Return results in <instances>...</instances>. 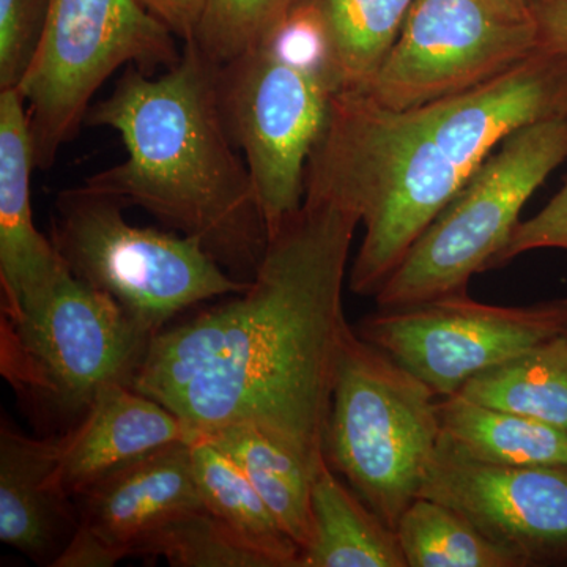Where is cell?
<instances>
[{"instance_id":"6da1fadb","label":"cell","mask_w":567,"mask_h":567,"mask_svg":"<svg viewBox=\"0 0 567 567\" xmlns=\"http://www.w3.org/2000/svg\"><path fill=\"white\" fill-rule=\"evenodd\" d=\"M357 212L323 197L268 238L248 287L153 336L132 382L197 435L251 424L317 468L347 339Z\"/></svg>"},{"instance_id":"7a4b0ae2","label":"cell","mask_w":567,"mask_h":567,"mask_svg":"<svg viewBox=\"0 0 567 567\" xmlns=\"http://www.w3.org/2000/svg\"><path fill=\"white\" fill-rule=\"evenodd\" d=\"M567 117V54L540 51L472 91L391 110L336 93L306 167V196L364 226L349 286L375 297L439 213L509 134ZM305 196V197H306Z\"/></svg>"},{"instance_id":"3957f363","label":"cell","mask_w":567,"mask_h":567,"mask_svg":"<svg viewBox=\"0 0 567 567\" xmlns=\"http://www.w3.org/2000/svg\"><path fill=\"white\" fill-rule=\"evenodd\" d=\"M183 44L169 70L153 76L128 66L110 96L92 104L85 125L118 133L126 158L84 185L152 213L249 282L267 249V227L224 117L219 63L193 41Z\"/></svg>"},{"instance_id":"277c9868","label":"cell","mask_w":567,"mask_h":567,"mask_svg":"<svg viewBox=\"0 0 567 567\" xmlns=\"http://www.w3.org/2000/svg\"><path fill=\"white\" fill-rule=\"evenodd\" d=\"M153 336L69 268L0 319V372L39 431L62 435L104 386H132Z\"/></svg>"},{"instance_id":"5b68a950","label":"cell","mask_w":567,"mask_h":567,"mask_svg":"<svg viewBox=\"0 0 567 567\" xmlns=\"http://www.w3.org/2000/svg\"><path fill=\"white\" fill-rule=\"evenodd\" d=\"M440 440L434 391L353 330L339 363L324 440L331 468L395 529L420 498Z\"/></svg>"},{"instance_id":"8992f818","label":"cell","mask_w":567,"mask_h":567,"mask_svg":"<svg viewBox=\"0 0 567 567\" xmlns=\"http://www.w3.org/2000/svg\"><path fill=\"white\" fill-rule=\"evenodd\" d=\"M125 208L85 185L65 189L55 199L51 241L74 278L111 297L147 333L185 309L248 287L199 241L133 226Z\"/></svg>"},{"instance_id":"52a82bcc","label":"cell","mask_w":567,"mask_h":567,"mask_svg":"<svg viewBox=\"0 0 567 567\" xmlns=\"http://www.w3.org/2000/svg\"><path fill=\"white\" fill-rule=\"evenodd\" d=\"M567 162V117L509 134L421 234L375 295L382 309L466 292L492 270L529 197Z\"/></svg>"},{"instance_id":"ba28073f","label":"cell","mask_w":567,"mask_h":567,"mask_svg":"<svg viewBox=\"0 0 567 567\" xmlns=\"http://www.w3.org/2000/svg\"><path fill=\"white\" fill-rule=\"evenodd\" d=\"M175 39L140 0H51L35 61L17 89L28 107L37 169H51L115 71L155 74L181 61Z\"/></svg>"},{"instance_id":"9c48e42d","label":"cell","mask_w":567,"mask_h":567,"mask_svg":"<svg viewBox=\"0 0 567 567\" xmlns=\"http://www.w3.org/2000/svg\"><path fill=\"white\" fill-rule=\"evenodd\" d=\"M219 93L271 238L303 207L306 167L327 125L333 89L319 71L260 47L219 65Z\"/></svg>"},{"instance_id":"30bf717a","label":"cell","mask_w":567,"mask_h":567,"mask_svg":"<svg viewBox=\"0 0 567 567\" xmlns=\"http://www.w3.org/2000/svg\"><path fill=\"white\" fill-rule=\"evenodd\" d=\"M539 51L529 0H415L365 93L410 110L472 91Z\"/></svg>"},{"instance_id":"8fae6325","label":"cell","mask_w":567,"mask_h":567,"mask_svg":"<svg viewBox=\"0 0 567 567\" xmlns=\"http://www.w3.org/2000/svg\"><path fill=\"white\" fill-rule=\"evenodd\" d=\"M354 331L445 399L487 369L566 333L567 300L498 306L466 292L446 295L380 308Z\"/></svg>"},{"instance_id":"7c38bea8","label":"cell","mask_w":567,"mask_h":567,"mask_svg":"<svg viewBox=\"0 0 567 567\" xmlns=\"http://www.w3.org/2000/svg\"><path fill=\"white\" fill-rule=\"evenodd\" d=\"M420 496L453 507L525 566H567V465L470 461L440 440Z\"/></svg>"},{"instance_id":"4fadbf2b","label":"cell","mask_w":567,"mask_h":567,"mask_svg":"<svg viewBox=\"0 0 567 567\" xmlns=\"http://www.w3.org/2000/svg\"><path fill=\"white\" fill-rule=\"evenodd\" d=\"M74 499L80 522L54 567L117 565L171 518L204 507L193 472L192 443H175L134 458Z\"/></svg>"},{"instance_id":"5bb4252c","label":"cell","mask_w":567,"mask_h":567,"mask_svg":"<svg viewBox=\"0 0 567 567\" xmlns=\"http://www.w3.org/2000/svg\"><path fill=\"white\" fill-rule=\"evenodd\" d=\"M35 148L17 89L0 91V287L2 316H17L65 270L32 213Z\"/></svg>"},{"instance_id":"9a60e30c","label":"cell","mask_w":567,"mask_h":567,"mask_svg":"<svg viewBox=\"0 0 567 567\" xmlns=\"http://www.w3.org/2000/svg\"><path fill=\"white\" fill-rule=\"evenodd\" d=\"M61 436L0 427V540L41 566L54 567L80 522L76 499L59 477Z\"/></svg>"},{"instance_id":"2e32d148","label":"cell","mask_w":567,"mask_h":567,"mask_svg":"<svg viewBox=\"0 0 567 567\" xmlns=\"http://www.w3.org/2000/svg\"><path fill=\"white\" fill-rule=\"evenodd\" d=\"M59 436V477L74 498L118 466L159 447L193 443L199 435L155 399L112 383L100 391L80 423Z\"/></svg>"},{"instance_id":"e0dca14e","label":"cell","mask_w":567,"mask_h":567,"mask_svg":"<svg viewBox=\"0 0 567 567\" xmlns=\"http://www.w3.org/2000/svg\"><path fill=\"white\" fill-rule=\"evenodd\" d=\"M298 567H406L395 529L347 487L328 458L312 481V539Z\"/></svg>"},{"instance_id":"ac0fdd59","label":"cell","mask_w":567,"mask_h":567,"mask_svg":"<svg viewBox=\"0 0 567 567\" xmlns=\"http://www.w3.org/2000/svg\"><path fill=\"white\" fill-rule=\"evenodd\" d=\"M439 413L443 445L470 461L502 466L567 465V431L555 425L461 395L439 399Z\"/></svg>"},{"instance_id":"d6986e66","label":"cell","mask_w":567,"mask_h":567,"mask_svg":"<svg viewBox=\"0 0 567 567\" xmlns=\"http://www.w3.org/2000/svg\"><path fill=\"white\" fill-rule=\"evenodd\" d=\"M322 25L336 93L365 92L394 47L415 0H308Z\"/></svg>"},{"instance_id":"ffe728a7","label":"cell","mask_w":567,"mask_h":567,"mask_svg":"<svg viewBox=\"0 0 567 567\" xmlns=\"http://www.w3.org/2000/svg\"><path fill=\"white\" fill-rule=\"evenodd\" d=\"M244 470L257 494L301 554L312 539V481L316 470L293 450L251 424H234L204 435Z\"/></svg>"},{"instance_id":"44dd1931","label":"cell","mask_w":567,"mask_h":567,"mask_svg":"<svg viewBox=\"0 0 567 567\" xmlns=\"http://www.w3.org/2000/svg\"><path fill=\"white\" fill-rule=\"evenodd\" d=\"M454 395L567 431V331L487 369Z\"/></svg>"},{"instance_id":"7402d4cb","label":"cell","mask_w":567,"mask_h":567,"mask_svg":"<svg viewBox=\"0 0 567 567\" xmlns=\"http://www.w3.org/2000/svg\"><path fill=\"white\" fill-rule=\"evenodd\" d=\"M194 477L205 509L226 522L276 567H298L301 550L286 535L244 470L207 436L192 443Z\"/></svg>"},{"instance_id":"603a6c76","label":"cell","mask_w":567,"mask_h":567,"mask_svg":"<svg viewBox=\"0 0 567 567\" xmlns=\"http://www.w3.org/2000/svg\"><path fill=\"white\" fill-rule=\"evenodd\" d=\"M406 567H527L445 503L420 496L395 527Z\"/></svg>"},{"instance_id":"cb8c5ba5","label":"cell","mask_w":567,"mask_h":567,"mask_svg":"<svg viewBox=\"0 0 567 567\" xmlns=\"http://www.w3.org/2000/svg\"><path fill=\"white\" fill-rule=\"evenodd\" d=\"M132 557L175 567H276L264 551L205 507L171 518L142 539Z\"/></svg>"},{"instance_id":"d4e9b609","label":"cell","mask_w":567,"mask_h":567,"mask_svg":"<svg viewBox=\"0 0 567 567\" xmlns=\"http://www.w3.org/2000/svg\"><path fill=\"white\" fill-rule=\"evenodd\" d=\"M305 0H207L192 40L213 62L227 63L268 43ZM189 43V41H188Z\"/></svg>"},{"instance_id":"484cf974","label":"cell","mask_w":567,"mask_h":567,"mask_svg":"<svg viewBox=\"0 0 567 567\" xmlns=\"http://www.w3.org/2000/svg\"><path fill=\"white\" fill-rule=\"evenodd\" d=\"M51 0H0V91L18 89L39 52Z\"/></svg>"},{"instance_id":"4316f807","label":"cell","mask_w":567,"mask_h":567,"mask_svg":"<svg viewBox=\"0 0 567 567\" xmlns=\"http://www.w3.org/2000/svg\"><path fill=\"white\" fill-rule=\"evenodd\" d=\"M539 249L567 251V181L543 210L527 221L517 224L509 241L498 254L492 268L503 267L513 262L522 254L539 251Z\"/></svg>"},{"instance_id":"83f0119b","label":"cell","mask_w":567,"mask_h":567,"mask_svg":"<svg viewBox=\"0 0 567 567\" xmlns=\"http://www.w3.org/2000/svg\"><path fill=\"white\" fill-rule=\"evenodd\" d=\"M140 2L178 40L188 43L196 35L207 0H140Z\"/></svg>"},{"instance_id":"f1b7e54d","label":"cell","mask_w":567,"mask_h":567,"mask_svg":"<svg viewBox=\"0 0 567 567\" xmlns=\"http://www.w3.org/2000/svg\"><path fill=\"white\" fill-rule=\"evenodd\" d=\"M532 7L539 29V51L567 54V0H535Z\"/></svg>"},{"instance_id":"f546056e","label":"cell","mask_w":567,"mask_h":567,"mask_svg":"<svg viewBox=\"0 0 567 567\" xmlns=\"http://www.w3.org/2000/svg\"><path fill=\"white\" fill-rule=\"evenodd\" d=\"M529 2H535V0H529Z\"/></svg>"}]
</instances>
